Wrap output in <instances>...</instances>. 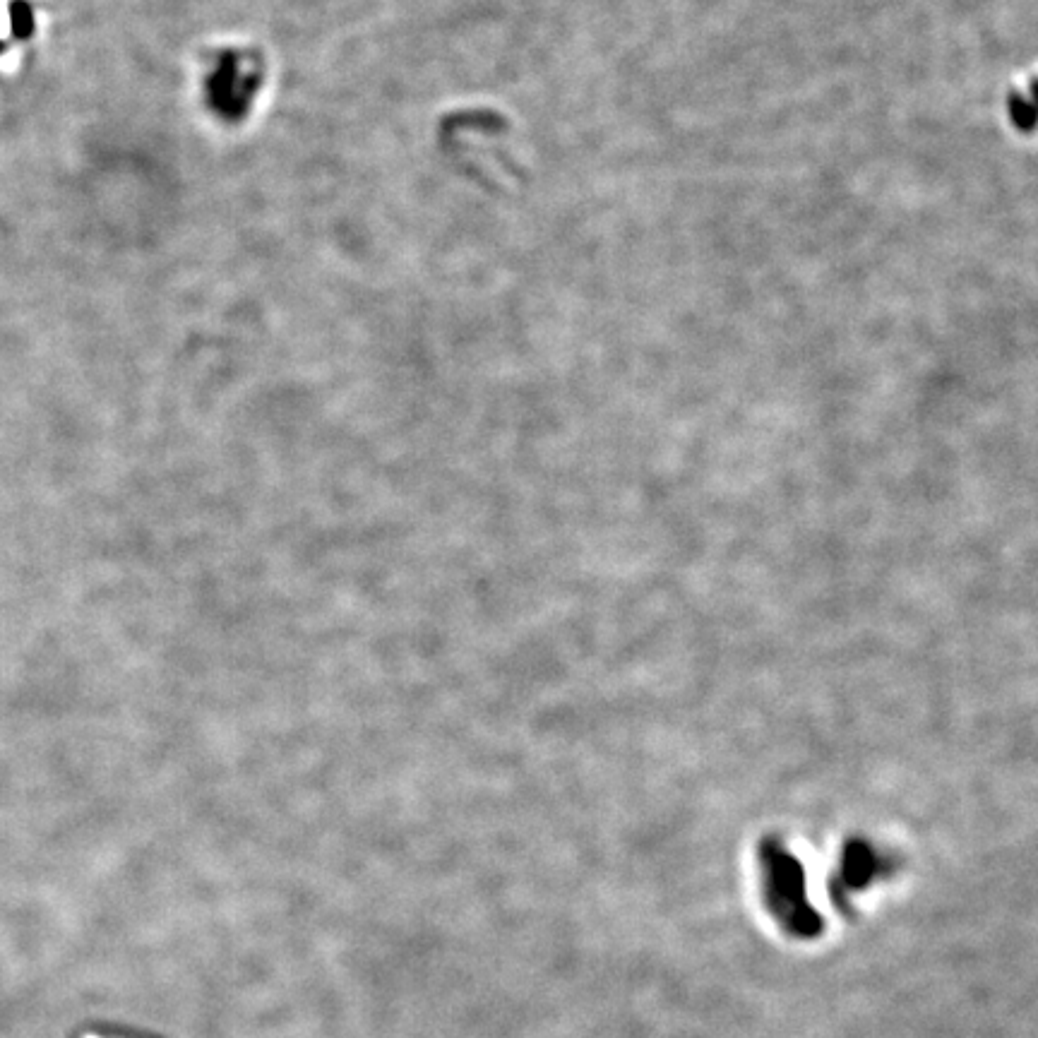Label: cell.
Masks as SVG:
<instances>
[{
    "label": "cell",
    "instance_id": "obj_2",
    "mask_svg": "<svg viewBox=\"0 0 1038 1038\" xmlns=\"http://www.w3.org/2000/svg\"><path fill=\"white\" fill-rule=\"evenodd\" d=\"M3 49H5V46H3V44H0V53H3Z\"/></svg>",
    "mask_w": 1038,
    "mask_h": 1038
},
{
    "label": "cell",
    "instance_id": "obj_1",
    "mask_svg": "<svg viewBox=\"0 0 1038 1038\" xmlns=\"http://www.w3.org/2000/svg\"><path fill=\"white\" fill-rule=\"evenodd\" d=\"M10 27H13L15 39H29L34 34V13L27 0L10 3Z\"/></svg>",
    "mask_w": 1038,
    "mask_h": 1038
}]
</instances>
